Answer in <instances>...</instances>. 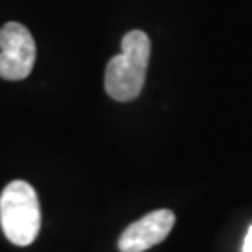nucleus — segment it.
<instances>
[{
    "label": "nucleus",
    "instance_id": "3",
    "mask_svg": "<svg viewBox=\"0 0 252 252\" xmlns=\"http://www.w3.org/2000/svg\"><path fill=\"white\" fill-rule=\"evenodd\" d=\"M36 62V43L27 27L6 23L0 28V79L23 81Z\"/></svg>",
    "mask_w": 252,
    "mask_h": 252
},
{
    "label": "nucleus",
    "instance_id": "4",
    "mask_svg": "<svg viewBox=\"0 0 252 252\" xmlns=\"http://www.w3.org/2000/svg\"><path fill=\"white\" fill-rule=\"evenodd\" d=\"M176 224V215L170 209H155L127 226L118 239L122 252H144L164 241Z\"/></svg>",
    "mask_w": 252,
    "mask_h": 252
},
{
    "label": "nucleus",
    "instance_id": "2",
    "mask_svg": "<svg viewBox=\"0 0 252 252\" xmlns=\"http://www.w3.org/2000/svg\"><path fill=\"white\" fill-rule=\"evenodd\" d=\"M0 226L17 247L36 241L41 228V209L34 187L23 180L8 183L0 194Z\"/></svg>",
    "mask_w": 252,
    "mask_h": 252
},
{
    "label": "nucleus",
    "instance_id": "5",
    "mask_svg": "<svg viewBox=\"0 0 252 252\" xmlns=\"http://www.w3.org/2000/svg\"><path fill=\"white\" fill-rule=\"evenodd\" d=\"M241 252H252V224L247 232V237H245V243H243V251Z\"/></svg>",
    "mask_w": 252,
    "mask_h": 252
},
{
    "label": "nucleus",
    "instance_id": "1",
    "mask_svg": "<svg viewBox=\"0 0 252 252\" xmlns=\"http://www.w3.org/2000/svg\"><path fill=\"white\" fill-rule=\"evenodd\" d=\"M152 41L142 30H131L122 39V53L110 58L105 69V90L116 101L127 103L140 95L150 63Z\"/></svg>",
    "mask_w": 252,
    "mask_h": 252
}]
</instances>
